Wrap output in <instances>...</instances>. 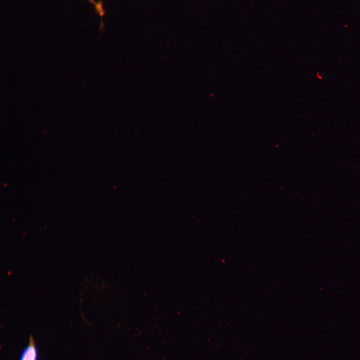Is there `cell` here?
I'll return each mask as SVG.
<instances>
[{
  "mask_svg": "<svg viewBox=\"0 0 360 360\" xmlns=\"http://www.w3.org/2000/svg\"><path fill=\"white\" fill-rule=\"evenodd\" d=\"M37 352L34 340L30 337L28 346L24 352L21 360H36Z\"/></svg>",
  "mask_w": 360,
  "mask_h": 360,
  "instance_id": "obj_1",
  "label": "cell"
}]
</instances>
